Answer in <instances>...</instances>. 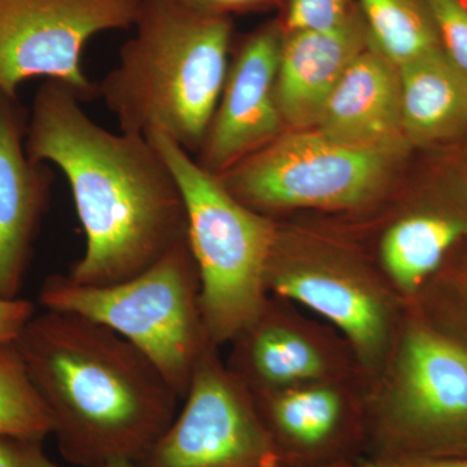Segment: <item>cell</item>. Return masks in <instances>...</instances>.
<instances>
[{"mask_svg":"<svg viewBox=\"0 0 467 467\" xmlns=\"http://www.w3.org/2000/svg\"><path fill=\"white\" fill-rule=\"evenodd\" d=\"M254 398L281 467H330L367 459V387L361 380H321Z\"/></svg>","mask_w":467,"mask_h":467,"instance_id":"12","label":"cell"},{"mask_svg":"<svg viewBox=\"0 0 467 467\" xmlns=\"http://www.w3.org/2000/svg\"><path fill=\"white\" fill-rule=\"evenodd\" d=\"M29 113L17 97L0 91V297L16 299L23 288L34 242L51 198L54 173L29 159Z\"/></svg>","mask_w":467,"mask_h":467,"instance_id":"14","label":"cell"},{"mask_svg":"<svg viewBox=\"0 0 467 467\" xmlns=\"http://www.w3.org/2000/svg\"><path fill=\"white\" fill-rule=\"evenodd\" d=\"M16 344L72 465L134 466L180 410V396L142 350L91 319L43 309Z\"/></svg>","mask_w":467,"mask_h":467,"instance_id":"2","label":"cell"},{"mask_svg":"<svg viewBox=\"0 0 467 467\" xmlns=\"http://www.w3.org/2000/svg\"><path fill=\"white\" fill-rule=\"evenodd\" d=\"M442 52L467 76V3L429 0Z\"/></svg>","mask_w":467,"mask_h":467,"instance_id":"22","label":"cell"},{"mask_svg":"<svg viewBox=\"0 0 467 467\" xmlns=\"http://www.w3.org/2000/svg\"><path fill=\"white\" fill-rule=\"evenodd\" d=\"M356 0H285V30H326L353 14Z\"/></svg>","mask_w":467,"mask_h":467,"instance_id":"23","label":"cell"},{"mask_svg":"<svg viewBox=\"0 0 467 467\" xmlns=\"http://www.w3.org/2000/svg\"><path fill=\"white\" fill-rule=\"evenodd\" d=\"M467 245V196L417 202L380 235L378 267L410 304L448 259Z\"/></svg>","mask_w":467,"mask_h":467,"instance_id":"17","label":"cell"},{"mask_svg":"<svg viewBox=\"0 0 467 467\" xmlns=\"http://www.w3.org/2000/svg\"><path fill=\"white\" fill-rule=\"evenodd\" d=\"M266 287L342 335L367 389L377 379L408 308L379 267L330 236L276 225Z\"/></svg>","mask_w":467,"mask_h":467,"instance_id":"7","label":"cell"},{"mask_svg":"<svg viewBox=\"0 0 467 467\" xmlns=\"http://www.w3.org/2000/svg\"><path fill=\"white\" fill-rule=\"evenodd\" d=\"M51 434L50 411L27 373L16 342L0 343V438L43 441Z\"/></svg>","mask_w":467,"mask_h":467,"instance_id":"20","label":"cell"},{"mask_svg":"<svg viewBox=\"0 0 467 467\" xmlns=\"http://www.w3.org/2000/svg\"><path fill=\"white\" fill-rule=\"evenodd\" d=\"M400 155L334 142L315 129L292 130L217 175L264 216L294 209L347 211L379 196Z\"/></svg>","mask_w":467,"mask_h":467,"instance_id":"8","label":"cell"},{"mask_svg":"<svg viewBox=\"0 0 467 467\" xmlns=\"http://www.w3.org/2000/svg\"><path fill=\"white\" fill-rule=\"evenodd\" d=\"M43 309L75 313L106 326L155 364L183 400L208 344L201 278L189 238L140 275L109 285H84L51 275L38 296Z\"/></svg>","mask_w":467,"mask_h":467,"instance_id":"6","label":"cell"},{"mask_svg":"<svg viewBox=\"0 0 467 467\" xmlns=\"http://www.w3.org/2000/svg\"><path fill=\"white\" fill-rule=\"evenodd\" d=\"M142 0H0V91L17 97L34 77L66 85L79 100L99 98L82 54L92 36L134 26Z\"/></svg>","mask_w":467,"mask_h":467,"instance_id":"10","label":"cell"},{"mask_svg":"<svg viewBox=\"0 0 467 467\" xmlns=\"http://www.w3.org/2000/svg\"><path fill=\"white\" fill-rule=\"evenodd\" d=\"M467 250V247H466ZM427 324L467 349V252H454L411 301Z\"/></svg>","mask_w":467,"mask_h":467,"instance_id":"21","label":"cell"},{"mask_svg":"<svg viewBox=\"0 0 467 467\" xmlns=\"http://www.w3.org/2000/svg\"><path fill=\"white\" fill-rule=\"evenodd\" d=\"M368 459H467V349L408 306L367 389Z\"/></svg>","mask_w":467,"mask_h":467,"instance_id":"5","label":"cell"},{"mask_svg":"<svg viewBox=\"0 0 467 467\" xmlns=\"http://www.w3.org/2000/svg\"><path fill=\"white\" fill-rule=\"evenodd\" d=\"M315 130L352 149L404 155L399 67L370 42L335 86Z\"/></svg>","mask_w":467,"mask_h":467,"instance_id":"15","label":"cell"},{"mask_svg":"<svg viewBox=\"0 0 467 467\" xmlns=\"http://www.w3.org/2000/svg\"><path fill=\"white\" fill-rule=\"evenodd\" d=\"M359 467H467V459L447 457H395V459H368Z\"/></svg>","mask_w":467,"mask_h":467,"instance_id":"27","label":"cell"},{"mask_svg":"<svg viewBox=\"0 0 467 467\" xmlns=\"http://www.w3.org/2000/svg\"><path fill=\"white\" fill-rule=\"evenodd\" d=\"M193 11L211 16L230 17L232 14L254 11L270 3V0H177Z\"/></svg>","mask_w":467,"mask_h":467,"instance_id":"26","label":"cell"},{"mask_svg":"<svg viewBox=\"0 0 467 467\" xmlns=\"http://www.w3.org/2000/svg\"><path fill=\"white\" fill-rule=\"evenodd\" d=\"M230 347L226 367L254 396L321 380L364 382L349 344L333 326L273 295Z\"/></svg>","mask_w":467,"mask_h":467,"instance_id":"11","label":"cell"},{"mask_svg":"<svg viewBox=\"0 0 467 467\" xmlns=\"http://www.w3.org/2000/svg\"><path fill=\"white\" fill-rule=\"evenodd\" d=\"M146 138L182 192L187 238L201 278L202 325L208 342L221 348L265 306L267 263L278 223L239 202L217 175L204 171L167 135Z\"/></svg>","mask_w":467,"mask_h":467,"instance_id":"4","label":"cell"},{"mask_svg":"<svg viewBox=\"0 0 467 467\" xmlns=\"http://www.w3.org/2000/svg\"><path fill=\"white\" fill-rule=\"evenodd\" d=\"M368 45L358 7L331 29H284L275 98L285 128L315 129L335 86Z\"/></svg>","mask_w":467,"mask_h":467,"instance_id":"16","label":"cell"},{"mask_svg":"<svg viewBox=\"0 0 467 467\" xmlns=\"http://www.w3.org/2000/svg\"><path fill=\"white\" fill-rule=\"evenodd\" d=\"M284 26L272 21L251 33L230 58L220 100L196 162L223 174L285 133L275 98Z\"/></svg>","mask_w":467,"mask_h":467,"instance_id":"13","label":"cell"},{"mask_svg":"<svg viewBox=\"0 0 467 467\" xmlns=\"http://www.w3.org/2000/svg\"><path fill=\"white\" fill-rule=\"evenodd\" d=\"M134 467H281L244 384L221 358L202 350L171 425Z\"/></svg>","mask_w":467,"mask_h":467,"instance_id":"9","label":"cell"},{"mask_svg":"<svg viewBox=\"0 0 467 467\" xmlns=\"http://www.w3.org/2000/svg\"><path fill=\"white\" fill-rule=\"evenodd\" d=\"M109 467H134L130 465V463H116V465L109 466Z\"/></svg>","mask_w":467,"mask_h":467,"instance_id":"29","label":"cell"},{"mask_svg":"<svg viewBox=\"0 0 467 467\" xmlns=\"http://www.w3.org/2000/svg\"><path fill=\"white\" fill-rule=\"evenodd\" d=\"M66 85L47 79L34 95L26 150L66 175L84 227V254L67 278L84 285L128 281L187 239L177 180L142 135L97 124Z\"/></svg>","mask_w":467,"mask_h":467,"instance_id":"1","label":"cell"},{"mask_svg":"<svg viewBox=\"0 0 467 467\" xmlns=\"http://www.w3.org/2000/svg\"><path fill=\"white\" fill-rule=\"evenodd\" d=\"M34 315L36 306L32 301L0 297V343L16 342Z\"/></svg>","mask_w":467,"mask_h":467,"instance_id":"25","label":"cell"},{"mask_svg":"<svg viewBox=\"0 0 467 467\" xmlns=\"http://www.w3.org/2000/svg\"><path fill=\"white\" fill-rule=\"evenodd\" d=\"M43 441L0 438V467H57L43 451Z\"/></svg>","mask_w":467,"mask_h":467,"instance_id":"24","label":"cell"},{"mask_svg":"<svg viewBox=\"0 0 467 467\" xmlns=\"http://www.w3.org/2000/svg\"><path fill=\"white\" fill-rule=\"evenodd\" d=\"M133 38L98 84L126 134L161 133L201 150L229 69L233 24L177 0H142Z\"/></svg>","mask_w":467,"mask_h":467,"instance_id":"3","label":"cell"},{"mask_svg":"<svg viewBox=\"0 0 467 467\" xmlns=\"http://www.w3.org/2000/svg\"><path fill=\"white\" fill-rule=\"evenodd\" d=\"M371 45L400 67L441 50L429 0H356Z\"/></svg>","mask_w":467,"mask_h":467,"instance_id":"19","label":"cell"},{"mask_svg":"<svg viewBox=\"0 0 467 467\" xmlns=\"http://www.w3.org/2000/svg\"><path fill=\"white\" fill-rule=\"evenodd\" d=\"M399 72L409 146L441 142L467 130V76L441 48L402 64Z\"/></svg>","mask_w":467,"mask_h":467,"instance_id":"18","label":"cell"},{"mask_svg":"<svg viewBox=\"0 0 467 467\" xmlns=\"http://www.w3.org/2000/svg\"><path fill=\"white\" fill-rule=\"evenodd\" d=\"M465 2L467 3V0H465Z\"/></svg>","mask_w":467,"mask_h":467,"instance_id":"30","label":"cell"},{"mask_svg":"<svg viewBox=\"0 0 467 467\" xmlns=\"http://www.w3.org/2000/svg\"><path fill=\"white\" fill-rule=\"evenodd\" d=\"M330 467H359L358 463H344V465H337V466H330Z\"/></svg>","mask_w":467,"mask_h":467,"instance_id":"28","label":"cell"}]
</instances>
